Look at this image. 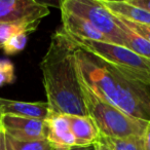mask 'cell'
I'll return each instance as SVG.
<instances>
[{"label":"cell","instance_id":"cell-7","mask_svg":"<svg viewBox=\"0 0 150 150\" xmlns=\"http://www.w3.org/2000/svg\"><path fill=\"white\" fill-rule=\"evenodd\" d=\"M0 127L11 139L20 142L40 141L47 137V123L43 119L5 115L0 117Z\"/></svg>","mask_w":150,"mask_h":150},{"label":"cell","instance_id":"cell-24","mask_svg":"<svg viewBox=\"0 0 150 150\" xmlns=\"http://www.w3.org/2000/svg\"><path fill=\"white\" fill-rule=\"evenodd\" d=\"M96 146H97V150H110L108 147H106V146L101 143H96Z\"/></svg>","mask_w":150,"mask_h":150},{"label":"cell","instance_id":"cell-8","mask_svg":"<svg viewBox=\"0 0 150 150\" xmlns=\"http://www.w3.org/2000/svg\"><path fill=\"white\" fill-rule=\"evenodd\" d=\"M46 140L54 150H69L75 146V139L70 129L67 115L50 112L47 118Z\"/></svg>","mask_w":150,"mask_h":150},{"label":"cell","instance_id":"cell-11","mask_svg":"<svg viewBox=\"0 0 150 150\" xmlns=\"http://www.w3.org/2000/svg\"><path fill=\"white\" fill-rule=\"evenodd\" d=\"M70 129L75 139V145L86 146L98 143L100 132L92 117L67 115Z\"/></svg>","mask_w":150,"mask_h":150},{"label":"cell","instance_id":"cell-9","mask_svg":"<svg viewBox=\"0 0 150 150\" xmlns=\"http://www.w3.org/2000/svg\"><path fill=\"white\" fill-rule=\"evenodd\" d=\"M61 19L63 24L62 28L70 36L84 40H91V41L112 43L106 35H104L102 32L95 28L90 22L78 16L61 9Z\"/></svg>","mask_w":150,"mask_h":150},{"label":"cell","instance_id":"cell-6","mask_svg":"<svg viewBox=\"0 0 150 150\" xmlns=\"http://www.w3.org/2000/svg\"><path fill=\"white\" fill-rule=\"evenodd\" d=\"M50 15L46 3L36 0H0V24L41 21Z\"/></svg>","mask_w":150,"mask_h":150},{"label":"cell","instance_id":"cell-15","mask_svg":"<svg viewBox=\"0 0 150 150\" xmlns=\"http://www.w3.org/2000/svg\"><path fill=\"white\" fill-rule=\"evenodd\" d=\"M40 21L28 23H3L0 24V48L13 35L25 33L30 34L37 30Z\"/></svg>","mask_w":150,"mask_h":150},{"label":"cell","instance_id":"cell-2","mask_svg":"<svg viewBox=\"0 0 150 150\" xmlns=\"http://www.w3.org/2000/svg\"><path fill=\"white\" fill-rule=\"evenodd\" d=\"M76 42L63 28L56 30L41 63L40 70L50 112L88 116L77 76Z\"/></svg>","mask_w":150,"mask_h":150},{"label":"cell","instance_id":"cell-1","mask_svg":"<svg viewBox=\"0 0 150 150\" xmlns=\"http://www.w3.org/2000/svg\"><path fill=\"white\" fill-rule=\"evenodd\" d=\"M77 76L97 97L125 114L149 122L150 86L127 77L98 56L78 46Z\"/></svg>","mask_w":150,"mask_h":150},{"label":"cell","instance_id":"cell-3","mask_svg":"<svg viewBox=\"0 0 150 150\" xmlns=\"http://www.w3.org/2000/svg\"><path fill=\"white\" fill-rule=\"evenodd\" d=\"M79 82L88 115L95 121L101 136L111 138L144 137L147 121L125 114L118 108L97 97L80 79Z\"/></svg>","mask_w":150,"mask_h":150},{"label":"cell","instance_id":"cell-5","mask_svg":"<svg viewBox=\"0 0 150 150\" xmlns=\"http://www.w3.org/2000/svg\"><path fill=\"white\" fill-rule=\"evenodd\" d=\"M60 9L86 20L106 35L113 44L123 46L122 30L119 28L116 17L100 0H64L60 3Z\"/></svg>","mask_w":150,"mask_h":150},{"label":"cell","instance_id":"cell-14","mask_svg":"<svg viewBox=\"0 0 150 150\" xmlns=\"http://www.w3.org/2000/svg\"><path fill=\"white\" fill-rule=\"evenodd\" d=\"M98 143L103 144L110 150H145L144 137L111 138L100 135Z\"/></svg>","mask_w":150,"mask_h":150},{"label":"cell","instance_id":"cell-16","mask_svg":"<svg viewBox=\"0 0 150 150\" xmlns=\"http://www.w3.org/2000/svg\"><path fill=\"white\" fill-rule=\"evenodd\" d=\"M28 41V34L21 33L13 35L3 44L2 48L3 52L7 56H13V54H19L25 48Z\"/></svg>","mask_w":150,"mask_h":150},{"label":"cell","instance_id":"cell-4","mask_svg":"<svg viewBox=\"0 0 150 150\" xmlns=\"http://www.w3.org/2000/svg\"><path fill=\"white\" fill-rule=\"evenodd\" d=\"M82 50L109 63L127 77L150 86V60L139 56L125 46L108 42L84 40L70 36Z\"/></svg>","mask_w":150,"mask_h":150},{"label":"cell","instance_id":"cell-12","mask_svg":"<svg viewBox=\"0 0 150 150\" xmlns=\"http://www.w3.org/2000/svg\"><path fill=\"white\" fill-rule=\"evenodd\" d=\"M102 4L115 17L150 26V11L133 5L127 0H100Z\"/></svg>","mask_w":150,"mask_h":150},{"label":"cell","instance_id":"cell-19","mask_svg":"<svg viewBox=\"0 0 150 150\" xmlns=\"http://www.w3.org/2000/svg\"><path fill=\"white\" fill-rule=\"evenodd\" d=\"M118 19L120 20L127 27H129L131 30H133L135 33H137L138 35L141 36L142 38H144V39H146L147 41L150 42V26L149 25L135 23V22L127 21V20L121 19V18H118Z\"/></svg>","mask_w":150,"mask_h":150},{"label":"cell","instance_id":"cell-21","mask_svg":"<svg viewBox=\"0 0 150 150\" xmlns=\"http://www.w3.org/2000/svg\"><path fill=\"white\" fill-rule=\"evenodd\" d=\"M131 4L136 5V6L142 7L146 11H150V0H127Z\"/></svg>","mask_w":150,"mask_h":150},{"label":"cell","instance_id":"cell-10","mask_svg":"<svg viewBox=\"0 0 150 150\" xmlns=\"http://www.w3.org/2000/svg\"><path fill=\"white\" fill-rule=\"evenodd\" d=\"M50 114L47 102H22L0 97V117L5 115L45 120Z\"/></svg>","mask_w":150,"mask_h":150},{"label":"cell","instance_id":"cell-18","mask_svg":"<svg viewBox=\"0 0 150 150\" xmlns=\"http://www.w3.org/2000/svg\"><path fill=\"white\" fill-rule=\"evenodd\" d=\"M16 80L15 66L7 59L0 60V88L11 84Z\"/></svg>","mask_w":150,"mask_h":150},{"label":"cell","instance_id":"cell-23","mask_svg":"<svg viewBox=\"0 0 150 150\" xmlns=\"http://www.w3.org/2000/svg\"><path fill=\"white\" fill-rule=\"evenodd\" d=\"M69 150H97V146L96 144H91V145H86V146L75 145L73 147H71Z\"/></svg>","mask_w":150,"mask_h":150},{"label":"cell","instance_id":"cell-22","mask_svg":"<svg viewBox=\"0 0 150 150\" xmlns=\"http://www.w3.org/2000/svg\"><path fill=\"white\" fill-rule=\"evenodd\" d=\"M144 142H145V150H150V121L148 122L144 134Z\"/></svg>","mask_w":150,"mask_h":150},{"label":"cell","instance_id":"cell-20","mask_svg":"<svg viewBox=\"0 0 150 150\" xmlns=\"http://www.w3.org/2000/svg\"><path fill=\"white\" fill-rule=\"evenodd\" d=\"M0 150H13L8 138L1 127H0Z\"/></svg>","mask_w":150,"mask_h":150},{"label":"cell","instance_id":"cell-17","mask_svg":"<svg viewBox=\"0 0 150 150\" xmlns=\"http://www.w3.org/2000/svg\"><path fill=\"white\" fill-rule=\"evenodd\" d=\"M7 138L11 142L13 150H54L46 139L33 142H20L17 140L11 139L8 136H7Z\"/></svg>","mask_w":150,"mask_h":150},{"label":"cell","instance_id":"cell-13","mask_svg":"<svg viewBox=\"0 0 150 150\" xmlns=\"http://www.w3.org/2000/svg\"><path fill=\"white\" fill-rule=\"evenodd\" d=\"M116 19L118 22L119 28L122 30L123 46L131 50L132 52H136L139 56H142L150 60V42L142 38L141 36H139L129 27H127L117 17Z\"/></svg>","mask_w":150,"mask_h":150}]
</instances>
